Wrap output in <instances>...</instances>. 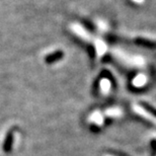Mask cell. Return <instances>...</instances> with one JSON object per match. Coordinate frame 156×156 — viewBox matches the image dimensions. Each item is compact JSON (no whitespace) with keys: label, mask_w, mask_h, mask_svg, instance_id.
I'll return each instance as SVG.
<instances>
[{"label":"cell","mask_w":156,"mask_h":156,"mask_svg":"<svg viewBox=\"0 0 156 156\" xmlns=\"http://www.w3.org/2000/svg\"><path fill=\"white\" fill-rule=\"evenodd\" d=\"M60 57H62V54L61 53H55L54 55H50L47 57V61H49V62H52V61H55V59L57 58L59 59Z\"/></svg>","instance_id":"obj_1"}]
</instances>
